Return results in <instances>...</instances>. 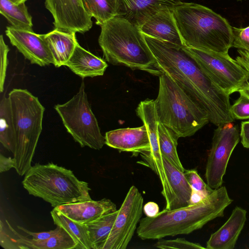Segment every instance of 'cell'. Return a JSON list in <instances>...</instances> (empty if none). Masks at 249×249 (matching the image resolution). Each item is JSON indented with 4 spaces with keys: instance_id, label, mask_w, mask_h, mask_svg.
I'll return each instance as SVG.
<instances>
[{
    "instance_id": "6da1fadb",
    "label": "cell",
    "mask_w": 249,
    "mask_h": 249,
    "mask_svg": "<svg viewBox=\"0 0 249 249\" xmlns=\"http://www.w3.org/2000/svg\"><path fill=\"white\" fill-rule=\"evenodd\" d=\"M144 37L162 72L168 74L206 112L210 122L218 126L234 121L230 95L202 71L182 47Z\"/></svg>"
},
{
    "instance_id": "7a4b0ae2",
    "label": "cell",
    "mask_w": 249,
    "mask_h": 249,
    "mask_svg": "<svg viewBox=\"0 0 249 249\" xmlns=\"http://www.w3.org/2000/svg\"><path fill=\"white\" fill-rule=\"evenodd\" d=\"M232 201L226 187L221 186L196 203L173 210L165 209L154 217L141 219L137 235L146 240L190 234L223 216L225 208Z\"/></svg>"
},
{
    "instance_id": "3957f363",
    "label": "cell",
    "mask_w": 249,
    "mask_h": 249,
    "mask_svg": "<svg viewBox=\"0 0 249 249\" xmlns=\"http://www.w3.org/2000/svg\"><path fill=\"white\" fill-rule=\"evenodd\" d=\"M101 27L98 42L108 62L155 76L163 73L138 26L115 16Z\"/></svg>"
},
{
    "instance_id": "277c9868",
    "label": "cell",
    "mask_w": 249,
    "mask_h": 249,
    "mask_svg": "<svg viewBox=\"0 0 249 249\" xmlns=\"http://www.w3.org/2000/svg\"><path fill=\"white\" fill-rule=\"evenodd\" d=\"M173 13L185 47L224 53L232 47V27L211 9L182 2Z\"/></svg>"
},
{
    "instance_id": "5b68a950",
    "label": "cell",
    "mask_w": 249,
    "mask_h": 249,
    "mask_svg": "<svg viewBox=\"0 0 249 249\" xmlns=\"http://www.w3.org/2000/svg\"><path fill=\"white\" fill-rule=\"evenodd\" d=\"M16 139L14 168L20 176L31 168L42 130L45 108L26 89H14L8 94Z\"/></svg>"
},
{
    "instance_id": "8992f818",
    "label": "cell",
    "mask_w": 249,
    "mask_h": 249,
    "mask_svg": "<svg viewBox=\"0 0 249 249\" xmlns=\"http://www.w3.org/2000/svg\"><path fill=\"white\" fill-rule=\"evenodd\" d=\"M155 101L159 122L178 138L194 135L210 122L206 112L165 72L159 76Z\"/></svg>"
},
{
    "instance_id": "52a82bcc",
    "label": "cell",
    "mask_w": 249,
    "mask_h": 249,
    "mask_svg": "<svg viewBox=\"0 0 249 249\" xmlns=\"http://www.w3.org/2000/svg\"><path fill=\"white\" fill-rule=\"evenodd\" d=\"M22 184L30 195L42 198L54 208L91 200L88 183L79 180L71 170L53 163L32 166Z\"/></svg>"
},
{
    "instance_id": "ba28073f",
    "label": "cell",
    "mask_w": 249,
    "mask_h": 249,
    "mask_svg": "<svg viewBox=\"0 0 249 249\" xmlns=\"http://www.w3.org/2000/svg\"><path fill=\"white\" fill-rule=\"evenodd\" d=\"M85 87L82 82L75 95L64 104L56 105L54 108L75 142L82 147L99 150L105 144V137L92 111Z\"/></svg>"
},
{
    "instance_id": "9c48e42d",
    "label": "cell",
    "mask_w": 249,
    "mask_h": 249,
    "mask_svg": "<svg viewBox=\"0 0 249 249\" xmlns=\"http://www.w3.org/2000/svg\"><path fill=\"white\" fill-rule=\"evenodd\" d=\"M202 71L226 93L238 92L249 82V72L228 54L184 47Z\"/></svg>"
},
{
    "instance_id": "30bf717a",
    "label": "cell",
    "mask_w": 249,
    "mask_h": 249,
    "mask_svg": "<svg viewBox=\"0 0 249 249\" xmlns=\"http://www.w3.org/2000/svg\"><path fill=\"white\" fill-rule=\"evenodd\" d=\"M232 123L220 125L214 131L205 174L207 184L213 190L221 186L229 159L239 141L238 125Z\"/></svg>"
},
{
    "instance_id": "8fae6325",
    "label": "cell",
    "mask_w": 249,
    "mask_h": 249,
    "mask_svg": "<svg viewBox=\"0 0 249 249\" xmlns=\"http://www.w3.org/2000/svg\"><path fill=\"white\" fill-rule=\"evenodd\" d=\"M143 198L133 185L118 210L112 230L101 249H125L130 242L143 211Z\"/></svg>"
},
{
    "instance_id": "7c38bea8",
    "label": "cell",
    "mask_w": 249,
    "mask_h": 249,
    "mask_svg": "<svg viewBox=\"0 0 249 249\" xmlns=\"http://www.w3.org/2000/svg\"><path fill=\"white\" fill-rule=\"evenodd\" d=\"M45 5L53 17L55 29L84 34L92 26L82 0H45Z\"/></svg>"
},
{
    "instance_id": "4fadbf2b",
    "label": "cell",
    "mask_w": 249,
    "mask_h": 249,
    "mask_svg": "<svg viewBox=\"0 0 249 249\" xmlns=\"http://www.w3.org/2000/svg\"><path fill=\"white\" fill-rule=\"evenodd\" d=\"M5 34L11 44L31 64L41 67L53 64L52 53L43 35L12 26L6 27Z\"/></svg>"
},
{
    "instance_id": "5bb4252c",
    "label": "cell",
    "mask_w": 249,
    "mask_h": 249,
    "mask_svg": "<svg viewBox=\"0 0 249 249\" xmlns=\"http://www.w3.org/2000/svg\"><path fill=\"white\" fill-rule=\"evenodd\" d=\"M162 157L166 181L161 193L165 200V209L173 210L188 206L192 189L184 172L165 156Z\"/></svg>"
},
{
    "instance_id": "9a60e30c",
    "label": "cell",
    "mask_w": 249,
    "mask_h": 249,
    "mask_svg": "<svg viewBox=\"0 0 249 249\" xmlns=\"http://www.w3.org/2000/svg\"><path fill=\"white\" fill-rule=\"evenodd\" d=\"M117 16L140 27L162 9L174 7L182 0H115Z\"/></svg>"
},
{
    "instance_id": "2e32d148",
    "label": "cell",
    "mask_w": 249,
    "mask_h": 249,
    "mask_svg": "<svg viewBox=\"0 0 249 249\" xmlns=\"http://www.w3.org/2000/svg\"><path fill=\"white\" fill-rule=\"evenodd\" d=\"M173 9L169 7L161 9L150 17L139 28L144 35L184 47Z\"/></svg>"
},
{
    "instance_id": "e0dca14e",
    "label": "cell",
    "mask_w": 249,
    "mask_h": 249,
    "mask_svg": "<svg viewBox=\"0 0 249 249\" xmlns=\"http://www.w3.org/2000/svg\"><path fill=\"white\" fill-rule=\"evenodd\" d=\"M105 144L107 146L134 154L149 152L151 144L144 124L135 128H120L107 132Z\"/></svg>"
},
{
    "instance_id": "ac0fdd59",
    "label": "cell",
    "mask_w": 249,
    "mask_h": 249,
    "mask_svg": "<svg viewBox=\"0 0 249 249\" xmlns=\"http://www.w3.org/2000/svg\"><path fill=\"white\" fill-rule=\"evenodd\" d=\"M55 208L71 219L82 224L117 210L115 204L106 198L65 204Z\"/></svg>"
},
{
    "instance_id": "d6986e66",
    "label": "cell",
    "mask_w": 249,
    "mask_h": 249,
    "mask_svg": "<svg viewBox=\"0 0 249 249\" xmlns=\"http://www.w3.org/2000/svg\"><path fill=\"white\" fill-rule=\"evenodd\" d=\"M247 212L236 207L228 219L207 242V249H233L245 223Z\"/></svg>"
},
{
    "instance_id": "ffe728a7",
    "label": "cell",
    "mask_w": 249,
    "mask_h": 249,
    "mask_svg": "<svg viewBox=\"0 0 249 249\" xmlns=\"http://www.w3.org/2000/svg\"><path fill=\"white\" fill-rule=\"evenodd\" d=\"M65 66L82 78L102 76L108 66L103 59L85 50L79 44Z\"/></svg>"
},
{
    "instance_id": "44dd1931",
    "label": "cell",
    "mask_w": 249,
    "mask_h": 249,
    "mask_svg": "<svg viewBox=\"0 0 249 249\" xmlns=\"http://www.w3.org/2000/svg\"><path fill=\"white\" fill-rule=\"evenodd\" d=\"M43 35L52 53L53 64L57 68L65 66L78 44L75 33L54 29Z\"/></svg>"
},
{
    "instance_id": "7402d4cb",
    "label": "cell",
    "mask_w": 249,
    "mask_h": 249,
    "mask_svg": "<svg viewBox=\"0 0 249 249\" xmlns=\"http://www.w3.org/2000/svg\"><path fill=\"white\" fill-rule=\"evenodd\" d=\"M10 231L16 237L20 249H76L77 244L63 229L56 235L44 240L29 238L15 231L6 220Z\"/></svg>"
},
{
    "instance_id": "603a6c76",
    "label": "cell",
    "mask_w": 249,
    "mask_h": 249,
    "mask_svg": "<svg viewBox=\"0 0 249 249\" xmlns=\"http://www.w3.org/2000/svg\"><path fill=\"white\" fill-rule=\"evenodd\" d=\"M51 214L54 224L63 228L77 243L76 249H92L85 224L71 219L55 208Z\"/></svg>"
},
{
    "instance_id": "cb8c5ba5",
    "label": "cell",
    "mask_w": 249,
    "mask_h": 249,
    "mask_svg": "<svg viewBox=\"0 0 249 249\" xmlns=\"http://www.w3.org/2000/svg\"><path fill=\"white\" fill-rule=\"evenodd\" d=\"M0 13L14 28L33 31L32 18L25 3L17 4L10 0H0Z\"/></svg>"
},
{
    "instance_id": "d4e9b609",
    "label": "cell",
    "mask_w": 249,
    "mask_h": 249,
    "mask_svg": "<svg viewBox=\"0 0 249 249\" xmlns=\"http://www.w3.org/2000/svg\"><path fill=\"white\" fill-rule=\"evenodd\" d=\"M117 214L118 210L85 224L92 249H101L112 230Z\"/></svg>"
},
{
    "instance_id": "484cf974",
    "label": "cell",
    "mask_w": 249,
    "mask_h": 249,
    "mask_svg": "<svg viewBox=\"0 0 249 249\" xmlns=\"http://www.w3.org/2000/svg\"><path fill=\"white\" fill-rule=\"evenodd\" d=\"M0 142L6 149L15 153L16 139L8 96H4L0 103Z\"/></svg>"
},
{
    "instance_id": "4316f807",
    "label": "cell",
    "mask_w": 249,
    "mask_h": 249,
    "mask_svg": "<svg viewBox=\"0 0 249 249\" xmlns=\"http://www.w3.org/2000/svg\"><path fill=\"white\" fill-rule=\"evenodd\" d=\"M159 146L161 154L179 170L184 171L177 152L178 137L171 129L161 123L158 124Z\"/></svg>"
},
{
    "instance_id": "83f0119b",
    "label": "cell",
    "mask_w": 249,
    "mask_h": 249,
    "mask_svg": "<svg viewBox=\"0 0 249 249\" xmlns=\"http://www.w3.org/2000/svg\"><path fill=\"white\" fill-rule=\"evenodd\" d=\"M82 2L86 12L100 26L117 16L115 0H82Z\"/></svg>"
},
{
    "instance_id": "f1b7e54d",
    "label": "cell",
    "mask_w": 249,
    "mask_h": 249,
    "mask_svg": "<svg viewBox=\"0 0 249 249\" xmlns=\"http://www.w3.org/2000/svg\"><path fill=\"white\" fill-rule=\"evenodd\" d=\"M184 174L192 190L199 193L205 197L214 191L213 189L204 182L196 170L185 169Z\"/></svg>"
},
{
    "instance_id": "f546056e",
    "label": "cell",
    "mask_w": 249,
    "mask_h": 249,
    "mask_svg": "<svg viewBox=\"0 0 249 249\" xmlns=\"http://www.w3.org/2000/svg\"><path fill=\"white\" fill-rule=\"evenodd\" d=\"M154 244V247L162 249H205L199 244L189 241L184 238H178L172 240L160 239Z\"/></svg>"
},
{
    "instance_id": "4dcf8cb0",
    "label": "cell",
    "mask_w": 249,
    "mask_h": 249,
    "mask_svg": "<svg viewBox=\"0 0 249 249\" xmlns=\"http://www.w3.org/2000/svg\"><path fill=\"white\" fill-rule=\"evenodd\" d=\"M239 97L231 107V112L234 119H249V98L239 93Z\"/></svg>"
},
{
    "instance_id": "1f68e13d",
    "label": "cell",
    "mask_w": 249,
    "mask_h": 249,
    "mask_svg": "<svg viewBox=\"0 0 249 249\" xmlns=\"http://www.w3.org/2000/svg\"><path fill=\"white\" fill-rule=\"evenodd\" d=\"M232 47L249 52V26L244 28L232 27Z\"/></svg>"
},
{
    "instance_id": "d6a6232c",
    "label": "cell",
    "mask_w": 249,
    "mask_h": 249,
    "mask_svg": "<svg viewBox=\"0 0 249 249\" xmlns=\"http://www.w3.org/2000/svg\"><path fill=\"white\" fill-rule=\"evenodd\" d=\"M9 51V47L5 43L3 36L1 35L0 36V92L1 93L4 90V85L8 66V53Z\"/></svg>"
},
{
    "instance_id": "836d02e7",
    "label": "cell",
    "mask_w": 249,
    "mask_h": 249,
    "mask_svg": "<svg viewBox=\"0 0 249 249\" xmlns=\"http://www.w3.org/2000/svg\"><path fill=\"white\" fill-rule=\"evenodd\" d=\"M0 245L6 249H20L16 239L12 238L6 232L2 221H0Z\"/></svg>"
},
{
    "instance_id": "e575fe53",
    "label": "cell",
    "mask_w": 249,
    "mask_h": 249,
    "mask_svg": "<svg viewBox=\"0 0 249 249\" xmlns=\"http://www.w3.org/2000/svg\"><path fill=\"white\" fill-rule=\"evenodd\" d=\"M17 227L18 229L32 236V238L36 240H44L49 239L51 237L57 234L60 231L62 228L61 227L57 226L56 229L53 230H51L47 231L36 232L29 231V230L21 226H18Z\"/></svg>"
},
{
    "instance_id": "d590c367",
    "label": "cell",
    "mask_w": 249,
    "mask_h": 249,
    "mask_svg": "<svg viewBox=\"0 0 249 249\" xmlns=\"http://www.w3.org/2000/svg\"><path fill=\"white\" fill-rule=\"evenodd\" d=\"M240 136L243 146L249 148V121L241 123Z\"/></svg>"
},
{
    "instance_id": "8d00e7d4",
    "label": "cell",
    "mask_w": 249,
    "mask_h": 249,
    "mask_svg": "<svg viewBox=\"0 0 249 249\" xmlns=\"http://www.w3.org/2000/svg\"><path fill=\"white\" fill-rule=\"evenodd\" d=\"M15 161L13 158L6 157L1 154L0 155V172L2 173L14 168Z\"/></svg>"
},
{
    "instance_id": "74e56055",
    "label": "cell",
    "mask_w": 249,
    "mask_h": 249,
    "mask_svg": "<svg viewBox=\"0 0 249 249\" xmlns=\"http://www.w3.org/2000/svg\"><path fill=\"white\" fill-rule=\"evenodd\" d=\"M143 211L146 216L151 217L156 216L160 212L158 205L152 201L146 203L143 207Z\"/></svg>"
},
{
    "instance_id": "f35d334b",
    "label": "cell",
    "mask_w": 249,
    "mask_h": 249,
    "mask_svg": "<svg viewBox=\"0 0 249 249\" xmlns=\"http://www.w3.org/2000/svg\"><path fill=\"white\" fill-rule=\"evenodd\" d=\"M239 56L235 60L249 72V52L245 50H238Z\"/></svg>"
},
{
    "instance_id": "ab89813d",
    "label": "cell",
    "mask_w": 249,
    "mask_h": 249,
    "mask_svg": "<svg viewBox=\"0 0 249 249\" xmlns=\"http://www.w3.org/2000/svg\"><path fill=\"white\" fill-rule=\"evenodd\" d=\"M205 197L203 196L201 194L199 193L192 190V194L189 201L190 205L194 204L202 200H203Z\"/></svg>"
},
{
    "instance_id": "60d3db41",
    "label": "cell",
    "mask_w": 249,
    "mask_h": 249,
    "mask_svg": "<svg viewBox=\"0 0 249 249\" xmlns=\"http://www.w3.org/2000/svg\"><path fill=\"white\" fill-rule=\"evenodd\" d=\"M239 93H241L249 98V82L241 89L238 91Z\"/></svg>"
},
{
    "instance_id": "b9f144b4",
    "label": "cell",
    "mask_w": 249,
    "mask_h": 249,
    "mask_svg": "<svg viewBox=\"0 0 249 249\" xmlns=\"http://www.w3.org/2000/svg\"><path fill=\"white\" fill-rule=\"evenodd\" d=\"M13 2L17 3V4H19L22 3H25L26 1L27 0H10Z\"/></svg>"
}]
</instances>
